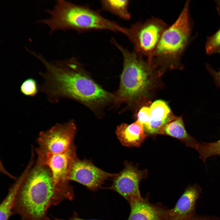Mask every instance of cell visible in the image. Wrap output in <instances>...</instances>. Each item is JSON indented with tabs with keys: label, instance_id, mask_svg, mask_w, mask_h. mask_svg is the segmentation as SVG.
Returning a JSON list of instances; mask_svg holds the SVG:
<instances>
[{
	"label": "cell",
	"instance_id": "6da1fadb",
	"mask_svg": "<svg viewBox=\"0 0 220 220\" xmlns=\"http://www.w3.org/2000/svg\"><path fill=\"white\" fill-rule=\"evenodd\" d=\"M46 68L40 74L44 82L39 90L48 100L56 103L62 98L72 99L85 105L97 116L103 115L106 108L113 106L114 93L105 90L91 77L76 58L50 63L41 55L33 54Z\"/></svg>",
	"mask_w": 220,
	"mask_h": 220
},
{
	"label": "cell",
	"instance_id": "7a4b0ae2",
	"mask_svg": "<svg viewBox=\"0 0 220 220\" xmlns=\"http://www.w3.org/2000/svg\"><path fill=\"white\" fill-rule=\"evenodd\" d=\"M29 167L16 194L13 215L21 220H46L50 206L74 198V190L57 184L49 169L37 163Z\"/></svg>",
	"mask_w": 220,
	"mask_h": 220
},
{
	"label": "cell",
	"instance_id": "3957f363",
	"mask_svg": "<svg viewBox=\"0 0 220 220\" xmlns=\"http://www.w3.org/2000/svg\"><path fill=\"white\" fill-rule=\"evenodd\" d=\"M111 42L120 51L123 58L119 87L114 93L113 106L118 107L123 103L129 106L141 104L149 98L156 76L162 73L142 56L125 48L114 38Z\"/></svg>",
	"mask_w": 220,
	"mask_h": 220
},
{
	"label": "cell",
	"instance_id": "277c9868",
	"mask_svg": "<svg viewBox=\"0 0 220 220\" xmlns=\"http://www.w3.org/2000/svg\"><path fill=\"white\" fill-rule=\"evenodd\" d=\"M46 11L50 17L40 22L48 25L51 32L68 30L78 32L107 30L117 32L120 27L116 22L105 18L88 6L66 1H57L53 9Z\"/></svg>",
	"mask_w": 220,
	"mask_h": 220
},
{
	"label": "cell",
	"instance_id": "5b68a950",
	"mask_svg": "<svg viewBox=\"0 0 220 220\" xmlns=\"http://www.w3.org/2000/svg\"><path fill=\"white\" fill-rule=\"evenodd\" d=\"M187 0L178 18L162 35L151 63L162 72L167 69H182L181 59L188 46L192 26Z\"/></svg>",
	"mask_w": 220,
	"mask_h": 220
},
{
	"label": "cell",
	"instance_id": "8992f818",
	"mask_svg": "<svg viewBox=\"0 0 220 220\" xmlns=\"http://www.w3.org/2000/svg\"><path fill=\"white\" fill-rule=\"evenodd\" d=\"M170 25L161 19L152 17L129 27L120 26L119 32L126 36L134 50L151 64L158 44L164 31Z\"/></svg>",
	"mask_w": 220,
	"mask_h": 220
},
{
	"label": "cell",
	"instance_id": "52a82bcc",
	"mask_svg": "<svg viewBox=\"0 0 220 220\" xmlns=\"http://www.w3.org/2000/svg\"><path fill=\"white\" fill-rule=\"evenodd\" d=\"M76 130L73 120L57 123L50 129L40 133L37 139L36 153L58 154L67 150L73 143Z\"/></svg>",
	"mask_w": 220,
	"mask_h": 220
},
{
	"label": "cell",
	"instance_id": "ba28073f",
	"mask_svg": "<svg viewBox=\"0 0 220 220\" xmlns=\"http://www.w3.org/2000/svg\"><path fill=\"white\" fill-rule=\"evenodd\" d=\"M124 164V168L116 174L109 188L118 193L129 203L142 198L139 185L141 181L147 177L148 171L146 169L139 170L137 166L127 161Z\"/></svg>",
	"mask_w": 220,
	"mask_h": 220
},
{
	"label": "cell",
	"instance_id": "9c48e42d",
	"mask_svg": "<svg viewBox=\"0 0 220 220\" xmlns=\"http://www.w3.org/2000/svg\"><path fill=\"white\" fill-rule=\"evenodd\" d=\"M37 153V163L49 169L57 184L65 187L71 185L68 176L72 164L77 157L73 143L67 150L61 153Z\"/></svg>",
	"mask_w": 220,
	"mask_h": 220
},
{
	"label": "cell",
	"instance_id": "30bf717a",
	"mask_svg": "<svg viewBox=\"0 0 220 220\" xmlns=\"http://www.w3.org/2000/svg\"><path fill=\"white\" fill-rule=\"evenodd\" d=\"M116 174L100 169L90 161L77 157L72 164L68 179L80 183L91 191H96Z\"/></svg>",
	"mask_w": 220,
	"mask_h": 220
},
{
	"label": "cell",
	"instance_id": "8fae6325",
	"mask_svg": "<svg viewBox=\"0 0 220 220\" xmlns=\"http://www.w3.org/2000/svg\"><path fill=\"white\" fill-rule=\"evenodd\" d=\"M201 192L196 183L188 186L174 206L168 209L165 220H189L196 216V203Z\"/></svg>",
	"mask_w": 220,
	"mask_h": 220
},
{
	"label": "cell",
	"instance_id": "7c38bea8",
	"mask_svg": "<svg viewBox=\"0 0 220 220\" xmlns=\"http://www.w3.org/2000/svg\"><path fill=\"white\" fill-rule=\"evenodd\" d=\"M129 204L130 211L127 220H165L168 209L161 204L151 203L147 197Z\"/></svg>",
	"mask_w": 220,
	"mask_h": 220
},
{
	"label": "cell",
	"instance_id": "4fadbf2b",
	"mask_svg": "<svg viewBox=\"0 0 220 220\" xmlns=\"http://www.w3.org/2000/svg\"><path fill=\"white\" fill-rule=\"evenodd\" d=\"M150 115L147 123L144 127L148 136L158 134L160 128L170 122L176 116L173 114L167 103L158 100L154 101L150 107Z\"/></svg>",
	"mask_w": 220,
	"mask_h": 220
},
{
	"label": "cell",
	"instance_id": "5bb4252c",
	"mask_svg": "<svg viewBox=\"0 0 220 220\" xmlns=\"http://www.w3.org/2000/svg\"><path fill=\"white\" fill-rule=\"evenodd\" d=\"M116 133L121 144L129 147H140L148 136L143 125L137 120L130 124L121 123L117 127Z\"/></svg>",
	"mask_w": 220,
	"mask_h": 220
},
{
	"label": "cell",
	"instance_id": "9a60e30c",
	"mask_svg": "<svg viewBox=\"0 0 220 220\" xmlns=\"http://www.w3.org/2000/svg\"><path fill=\"white\" fill-rule=\"evenodd\" d=\"M158 134L171 136L184 143L187 147L196 150V148L198 142L187 131L181 117L176 116L173 120L162 126L159 130Z\"/></svg>",
	"mask_w": 220,
	"mask_h": 220
},
{
	"label": "cell",
	"instance_id": "2e32d148",
	"mask_svg": "<svg viewBox=\"0 0 220 220\" xmlns=\"http://www.w3.org/2000/svg\"><path fill=\"white\" fill-rule=\"evenodd\" d=\"M24 176V173L9 188L8 193L0 204V220H8L13 210L19 188Z\"/></svg>",
	"mask_w": 220,
	"mask_h": 220
},
{
	"label": "cell",
	"instance_id": "e0dca14e",
	"mask_svg": "<svg viewBox=\"0 0 220 220\" xmlns=\"http://www.w3.org/2000/svg\"><path fill=\"white\" fill-rule=\"evenodd\" d=\"M129 0H102L100 1L102 10L125 20H129L131 15L128 10Z\"/></svg>",
	"mask_w": 220,
	"mask_h": 220
},
{
	"label": "cell",
	"instance_id": "ac0fdd59",
	"mask_svg": "<svg viewBox=\"0 0 220 220\" xmlns=\"http://www.w3.org/2000/svg\"><path fill=\"white\" fill-rule=\"evenodd\" d=\"M196 150L199 153V158L205 163L208 158L220 155V140L210 142H198Z\"/></svg>",
	"mask_w": 220,
	"mask_h": 220
},
{
	"label": "cell",
	"instance_id": "d6986e66",
	"mask_svg": "<svg viewBox=\"0 0 220 220\" xmlns=\"http://www.w3.org/2000/svg\"><path fill=\"white\" fill-rule=\"evenodd\" d=\"M21 92L24 95L34 97L39 91V86L36 81L32 78L25 79L22 83L20 87Z\"/></svg>",
	"mask_w": 220,
	"mask_h": 220
},
{
	"label": "cell",
	"instance_id": "ffe728a7",
	"mask_svg": "<svg viewBox=\"0 0 220 220\" xmlns=\"http://www.w3.org/2000/svg\"><path fill=\"white\" fill-rule=\"evenodd\" d=\"M205 47L206 52L208 55L217 53L220 49V28L215 34L208 37Z\"/></svg>",
	"mask_w": 220,
	"mask_h": 220
},
{
	"label": "cell",
	"instance_id": "44dd1931",
	"mask_svg": "<svg viewBox=\"0 0 220 220\" xmlns=\"http://www.w3.org/2000/svg\"><path fill=\"white\" fill-rule=\"evenodd\" d=\"M150 115V107L144 106L140 109L138 113L137 120L144 126L148 123Z\"/></svg>",
	"mask_w": 220,
	"mask_h": 220
},
{
	"label": "cell",
	"instance_id": "7402d4cb",
	"mask_svg": "<svg viewBox=\"0 0 220 220\" xmlns=\"http://www.w3.org/2000/svg\"><path fill=\"white\" fill-rule=\"evenodd\" d=\"M206 67L209 72L212 76L216 83L220 87V70L218 72H217L208 64L206 65Z\"/></svg>",
	"mask_w": 220,
	"mask_h": 220
},
{
	"label": "cell",
	"instance_id": "603a6c76",
	"mask_svg": "<svg viewBox=\"0 0 220 220\" xmlns=\"http://www.w3.org/2000/svg\"><path fill=\"white\" fill-rule=\"evenodd\" d=\"M46 220H99L97 219H85L81 218L79 217L78 215L75 213L74 214L72 217L68 219H64L59 218H57L52 217L50 218L49 217L47 218Z\"/></svg>",
	"mask_w": 220,
	"mask_h": 220
},
{
	"label": "cell",
	"instance_id": "cb8c5ba5",
	"mask_svg": "<svg viewBox=\"0 0 220 220\" xmlns=\"http://www.w3.org/2000/svg\"><path fill=\"white\" fill-rule=\"evenodd\" d=\"M216 5V9L218 14L220 15V0L215 1Z\"/></svg>",
	"mask_w": 220,
	"mask_h": 220
},
{
	"label": "cell",
	"instance_id": "d4e9b609",
	"mask_svg": "<svg viewBox=\"0 0 220 220\" xmlns=\"http://www.w3.org/2000/svg\"><path fill=\"white\" fill-rule=\"evenodd\" d=\"M200 220H217L215 219V218H212L205 217V218H201Z\"/></svg>",
	"mask_w": 220,
	"mask_h": 220
},
{
	"label": "cell",
	"instance_id": "484cf974",
	"mask_svg": "<svg viewBox=\"0 0 220 220\" xmlns=\"http://www.w3.org/2000/svg\"><path fill=\"white\" fill-rule=\"evenodd\" d=\"M201 218L197 217L196 216L192 217L189 220H200Z\"/></svg>",
	"mask_w": 220,
	"mask_h": 220
},
{
	"label": "cell",
	"instance_id": "4316f807",
	"mask_svg": "<svg viewBox=\"0 0 220 220\" xmlns=\"http://www.w3.org/2000/svg\"><path fill=\"white\" fill-rule=\"evenodd\" d=\"M217 53L220 54V49L217 52Z\"/></svg>",
	"mask_w": 220,
	"mask_h": 220
}]
</instances>
